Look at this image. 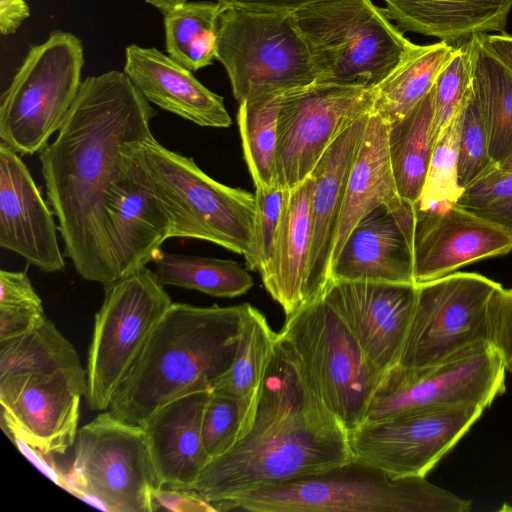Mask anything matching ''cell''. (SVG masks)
<instances>
[{
	"label": "cell",
	"mask_w": 512,
	"mask_h": 512,
	"mask_svg": "<svg viewBox=\"0 0 512 512\" xmlns=\"http://www.w3.org/2000/svg\"><path fill=\"white\" fill-rule=\"evenodd\" d=\"M433 91V145L450 121L464 107L473 91L469 41L457 45L439 72Z\"/></svg>",
	"instance_id": "obj_37"
},
{
	"label": "cell",
	"mask_w": 512,
	"mask_h": 512,
	"mask_svg": "<svg viewBox=\"0 0 512 512\" xmlns=\"http://www.w3.org/2000/svg\"><path fill=\"white\" fill-rule=\"evenodd\" d=\"M352 457L348 431L312 394L276 344L250 429L207 463L190 490L213 504Z\"/></svg>",
	"instance_id": "obj_2"
},
{
	"label": "cell",
	"mask_w": 512,
	"mask_h": 512,
	"mask_svg": "<svg viewBox=\"0 0 512 512\" xmlns=\"http://www.w3.org/2000/svg\"><path fill=\"white\" fill-rule=\"evenodd\" d=\"M87 358L85 400L91 410L109 409L111 399L150 333L173 303L146 266L104 286Z\"/></svg>",
	"instance_id": "obj_11"
},
{
	"label": "cell",
	"mask_w": 512,
	"mask_h": 512,
	"mask_svg": "<svg viewBox=\"0 0 512 512\" xmlns=\"http://www.w3.org/2000/svg\"><path fill=\"white\" fill-rule=\"evenodd\" d=\"M212 506L216 511L251 512H467L472 501L426 476L394 477L353 456Z\"/></svg>",
	"instance_id": "obj_4"
},
{
	"label": "cell",
	"mask_w": 512,
	"mask_h": 512,
	"mask_svg": "<svg viewBox=\"0 0 512 512\" xmlns=\"http://www.w3.org/2000/svg\"><path fill=\"white\" fill-rule=\"evenodd\" d=\"M416 286V303L398 365L433 366L491 343L489 305L501 287L498 282L475 272H454Z\"/></svg>",
	"instance_id": "obj_12"
},
{
	"label": "cell",
	"mask_w": 512,
	"mask_h": 512,
	"mask_svg": "<svg viewBox=\"0 0 512 512\" xmlns=\"http://www.w3.org/2000/svg\"><path fill=\"white\" fill-rule=\"evenodd\" d=\"M478 38L512 72V36L487 33L478 35Z\"/></svg>",
	"instance_id": "obj_48"
},
{
	"label": "cell",
	"mask_w": 512,
	"mask_h": 512,
	"mask_svg": "<svg viewBox=\"0 0 512 512\" xmlns=\"http://www.w3.org/2000/svg\"><path fill=\"white\" fill-rule=\"evenodd\" d=\"M246 303L193 306L172 303L150 333L115 391L109 411L134 425L163 404L212 390L230 369Z\"/></svg>",
	"instance_id": "obj_3"
},
{
	"label": "cell",
	"mask_w": 512,
	"mask_h": 512,
	"mask_svg": "<svg viewBox=\"0 0 512 512\" xmlns=\"http://www.w3.org/2000/svg\"><path fill=\"white\" fill-rule=\"evenodd\" d=\"M73 448L66 489L106 511L152 512L162 487L142 426L105 410L78 430Z\"/></svg>",
	"instance_id": "obj_10"
},
{
	"label": "cell",
	"mask_w": 512,
	"mask_h": 512,
	"mask_svg": "<svg viewBox=\"0 0 512 512\" xmlns=\"http://www.w3.org/2000/svg\"><path fill=\"white\" fill-rule=\"evenodd\" d=\"M484 410L480 405L429 408L365 421L348 432L350 450L391 476H426Z\"/></svg>",
	"instance_id": "obj_15"
},
{
	"label": "cell",
	"mask_w": 512,
	"mask_h": 512,
	"mask_svg": "<svg viewBox=\"0 0 512 512\" xmlns=\"http://www.w3.org/2000/svg\"><path fill=\"white\" fill-rule=\"evenodd\" d=\"M457 204L512 232V172L494 166L463 189Z\"/></svg>",
	"instance_id": "obj_38"
},
{
	"label": "cell",
	"mask_w": 512,
	"mask_h": 512,
	"mask_svg": "<svg viewBox=\"0 0 512 512\" xmlns=\"http://www.w3.org/2000/svg\"><path fill=\"white\" fill-rule=\"evenodd\" d=\"M401 31L460 45L475 35L504 33L512 0H384Z\"/></svg>",
	"instance_id": "obj_26"
},
{
	"label": "cell",
	"mask_w": 512,
	"mask_h": 512,
	"mask_svg": "<svg viewBox=\"0 0 512 512\" xmlns=\"http://www.w3.org/2000/svg\"><path fill=\"white\" fill-rule=\"evenodd\" d=\"M322 296L374 367L385 373L399 364L416 303L415 284L329 280Z\"/></svg>",
	"instance_id": "obj_17"
},
{
	"label": "cell",
	"mask_w": 512,
	"mask_h": 512,
	"mask_svg": "<svg viewBox=\"0 0 512 512\" xmlns=\"http://www.w3.org/2000/svg\"><path fill=\"white\" fill-rule=\"evenodd\" d=\"M455 47L443 41L414 44L392 73L373 89L372 109L387 124L403 118L432 90Z\"/></svg>",
	"instance_id": "obj_31"
},
{
	"label": "cell",
	"mask_w": 512,
	"mask_h": 512,
	"mask_svg": "<svg viewBox=\"0 0 512 512\" xmlns=\"http://www.w3.org/2000/svg\"><path fill=\"white\" fill-rule=\"evenodd\" d=\"M29 16L25 0H0V29L3 35L14 33Z\"/></svg>",
	"instance_id": "obj_47"
},
{
	"label": "cell",
	"mask_w": 512,
	"mask_h": 512,
	"mask_svg": "<svg viewBox=\"0 0 512 512\" xmlns=\"http://www.w3.org/2000/svg\"><path fill=\"white\" fill-rule=\"evenodd\" d=\"M222 6L252 10L294 12L325 0H217Z\"/></svg>",
	"instance_id": "obj_46"
},
{
	"label": "cell",
	"mask_w": 512,
	"mask_h": 512,
	"mask_svg": "<svg viewBox=\"0 0 512 512\" xmlns=\"http://www.w3.org/2000/svg\"><path fill=\"white\" fill-rule=\"evenodd\" d=\"M240 426L238 404L229 397L211 392L202 418V441L210 460L235 445L239 440Z\"/></svg>",
	"instance_id": "obj_40"
},
{
	"label": "cell",
	"mask_w": 512,
	"mask_h": 512,
	"mask_svg": "<svg viewBox=\"0 0 512 512\" xmlns=\"http://www.w3.org/2000/svg\"><path fill=\"white\" fill-rule=\"evenodd\" d=\"M371 110L331 143L311 173L312 233L304 288L306 304L320 297L330 280L332 252L346 186Z\"/></svg>",
	"instance_id": "obj_22"
},
{
	"label": "cell",
	"mask_w": 512,
	"mask_h": 512,
	"mask_svg": "<svg viewBox=\"0 0 512 512\" xmlns=\"http://www.w3.org/2000/svg\"><path fill=\"white\" fill-rule=\"evenodd\" d=\"M276 340L277 333L272 330L266 317L257 308L246 303L233 363L211 390L212 393L229 397L238 404L241 422L239 440L248 432L255 418L275 354Z\"/></svg>",
	"instance_id": "obj_28"
},
{
	"label": "cell",
	"mask_w": 512,
	"mask_h": 512,
	"mask_svg": "<svg viewBox=\"0 0 512 512\" xmlns=\"http://www.w3.org/2000/svg\"><path fill=\"white\" fill-rule=\"evenodd\" d=\"M316 82L374 89L414 46L371 0H325L292 12Z\"/></svg>",
	"instance_id": "obj_7"
},
{
	"label": "cell",
	"mask_w": 512,
	"mask_h": 512,
	"mask_svg": "<svg viewBox=\"0 0 512 512\" xmlns=\"http://www.w3.org/2000/svg\"><path fill=\"white\" fill-rule=\"evenodd\" d=\"M137 150L170 214V238L214 243L242 255L247 267L258 271L255 194L214 180L193 158L169 150L154 136L138 142Z\"/></svg>",
	"instance_id": "obj_5"
},
{
	"label": "cell",
	"mask_w": 512,
	"mask_h": 512,
	"mask_svg": "<svg viewBox=\"0 0 512 512\" xmlns=\"http://www.w3.org/2000/svg\"><path fill=\"white\" fill-rule=\"evenodd\" d=\"M0 305H42V300L25 272L2 269Z\"/></svg>",
	"instance_id": "obj_45"
},
{
	"label": "cell",
	"mask_w": 512,
	"mask_h": 512,
	"mask_svg": "<svg viewBox=\"0 0 512 512\" xmlns=\"http://www.w3.org/2000/svg\"><path fill=\"white\" fill-rule=\"evenodd\" d=\"M216 59L238 103L316 82V72L292 12L222 6Z\"/></svg>",
	"instance_id": "obj_8"
},
{
	"label": "cell",
	"mask_w": 512,
	"mask_h": 512,
	"mask_svg": "<svg viewBox=\"0 0 512 512\" xmlns=\"http://www.w3.org/2000/svg\"><path fill=\"white\" fill-rule=\"evenodd\" d=\"M86 388L64 373L0 378L2 428L13 442L46 455L64 454L76 440Z\"/></svg>",
	"instance_id": "obj_16"
},
{
	"label": "cell",
	"mask_w": 512,
	"mask_h": 512,
	"mask_svg": "<svg viewBox=\"0 0 512 512\" xmlns=\"http://www.w3.org/2000/svg\"><path fill=\"white\" fill-rule=\"evenodd\" d=\"M155 8L159 9L163 14L167 13L169 10L174 8L175 6L184 3L188 0H144Z\"/></svg>",
	"instance_id": "obj_49"
},
{
	"label": "cell",
	"mask_w": 512,
	"mask_h": 512,
	"mask_svg": "<svg viewBox=\"0 0 512 512\" xmlns=\"http://www.w3.org/2000/svg\"><path fill=\"white\" fill-rule=\"evenodd\" d=\"M489 153L488 136L474 89L462 114L458 144V182L462 189L496 166Z\"/></svg>",
	"instance_id": "obj_39"
},
{
	"label": "cell",
	"mask_w": 512,
	"mask_h": 512,
	"mask_svg": "<svg viewBox=\"0 0 512 512\" xmlns=\"http://www.w3.org/2000/svg\"><path fill=\"white\" fill-rule=\"evenodd\" d=\"M222 5L211 1H186L164 14L168 55L191 72L216 59V38Z\"/></svg>",
	"instance_id": "obj_34"
},
{
	"label": "cell",
	"mask_w": 512,
	"mask_h": 512,
	"mask_svg": "<svg viewBox=\"0 0 512 512\" xmlns=\"http://www.w3.org/2000/svg\"><path fill=\"white\" fill-rule=\"evenodd\" d=\"M506 371L502 356L491 343L433 366L396 365L384 373L365 421L429 408L480 405L486 409L505 391Z\"/></svg>",
	"instance_id": "obj_13"
},
{
	"label": "cell",
	"mask_w": 512,
	"mask_h": 512,
	"mask_svg": "<svg viewBox=\"0 0 512 512\" xmlns=\"http://www.w3.org/2000/svg\"><path fill=\"white\" fill-rule=\"evenodd\" d=\"M311 175L291 189L269 263L261 274L263 285L286 317L306 305L304 288L311 246Z\"/></svg>",
	"instance_id": "obj_27"
},
{
	"label": "cell",
	"mask_w": 512,
	"mask_h": 512,
	"mask_svg": "<svg viewBox=\"0 0 512 512\" xmlns=\"http://www.w3.org/2000/svg\"><path fill=\"white\" fill-rule=\"evenodd\" d=\"M433 91L403 118L388 124L391 169L400 198L415 206L425 183L432 150Z\"/></svg>",
	"instance_id": "obj_29"
},
{
	"label": "cell",
	"mask_w": 512,
	"mask_h": 512,
	"mask_svg": "<svg viewBox=\"0 0 512 512\" xmlns=\"http://www.w3.org/2000/svg\"><path fill=\"white\" fill-rule=\"evenodd\" d=\"M387 131L388 124L372 109L348 178L332 262L350 232L369 212L380 206H386L396 213L414 207L404 202L397 192L388 152Z\"/></svg>",
	"instance_id": "obj_25"
},
{
	"label": "cell",
	"mask_w": 512,
	"mask_h": 512,
	"mask_svg": "<svg viewBox=\"0 0 512 512\" xmlns=\"http://www.w3.org/2000/svg\"><path fill=\"white\" fill-rule=\"evenodd\" d=\"M276 344L312 394L350 432L360 426L384 373L323 296L286 317Z\"/></svg>",
	"instance_id": "obj_6"
},
{
	"label": "cell",
	"mask_w": 512,
	"mask_h": 512,
	"mask_svg": "<svg viewBox=\"0 0 512 512\" xmlns=\"http://www.w3.org/2000/svg\"><path fill=\"white\" fill-rule=\"evenodd\" d=\"M211 390L181 395L159 407L143 423L162 488L190 489L210 461L202 441V418Z\"/></svg>",
	"instance_id": "obj_23"
},
{
	"label": "cell",
	"mask_w": 512,
	"mask_h": 512,
	"mask_svg": "<svg viewBox=\"0 0 512 512\" xmlns=\"http://www.w3.org/2000/svg\"><path fill=\"white\" fill-rule=\"evenodd\" d=\"M123 71L150 103L165 111L201 127L232 124L223 98L155 47L127 46Z\"/></svg>",
	"instance_id": "obj_24"
},
{
	"label": "cell",
	"mask_w": 512,
	"mask_h": 512,
	"mask_svg": "<svg viewBox=\"0 0 512 512\" xmlns=\"http://www.w3.org/2000/svg\"><path fill=\"white\" fill-rule=\"evenodd\" d=\"M463 109L450 121L433 146L422 193L414 206L418 211L455 204L463 192L458 182V144Z\"/></svg>",
	"instance_id": "obj_36"
},
{
	"label": "cell",
	"mask_w": 512,
	"mask_h": 512,
	"mask_svg": "<svg viewBox=\"0 0 512 512\" xmlns=\"http://www.w3.org/2000/svg\"><path fill=\"white\" fill-rule=\"evenodd\" d=\"M54 212L17 152L0 143V246L42 271L62 270Z\"/></svg>",
	"instance_id": "obj_20"
},
{
	"label": "cell",
	"mask_w": 512,
	"mask_h": 512,
	"mask_svg": "<svg viewBox=\"0 0 512 512\" xmlns=\"http://www.w3.org/2000/svg\"><path fill=\"white\" fill-rule=\"evenodd\" d=\"M163 286L195 290L210 296L233 298L248 292L252 276L233 260L160 251L152 261Z\"/></svg>",
	"instance_id": "obj_33"
},
{
	"label": "cell",
	"mask_w": 512,
	"mask_h": 512,
	"mask_svg": "<svg viewBox=\"0 0 512 512\" xmlns=\"http://www.w3.org/2000/svg\"><path fill=\"white\" fill-rule=\"evenodd\" d=\"M501 169L505 170V171H510L512 172V157L506 159L505 161H503L502 163H500L498 165Z\"/></svg>",
	"instance_id": "obj_50"
},
{
	"label": "cell",
	"mask_w": 512,
	"mask_h": 512,
	"mask_svg": "<svg viewBox=\"0 0 512 512\" xmlns=\"http://www.w3.org/2000/svg\"><path fill=\"white\" fill-rule=\"evenodd\" d=\"M157 510L216 511L210 502L193 490L169 488H159L152 493V512Z\"/></svg>",
	"instance_id": "obj_44"
},
{
	"label": "cell",
	"mask_w": 512,
	"mask_h": 512,
	"mask_svg": "<svg viewBox=\"0 0 512 512\" xmlns=\"http://www.w3.org/2000/svg\"><path fill=\"white\" fill-rule=\"evenodd\" d=\"M511 250V231L457 203L431 211L415 209L412 255L416 285Z\"/></svg>",
	"instance_id": "obj_18"
},
{
	"label": "cell",
	"mask_w": 512,
	"mask_h": 512,
	"mask_svg": "<svg viewBox=\"0 0 512 512\" xmlns=\"http://www.w3.org/2000/svg\"><path fill=\"white\" fill-rule=\"evenodd\" d=\"M491 343L503 358L506 370L512 372V288L499 287L490 305Z\"/></svg>",
	"instance_id": "obj_42"
},
{
	"label": "cell",
	"mask_w": 512,
	"mask_h": 512,
	"mask_svg": "<svg viewBox=\"0 0 512 512\" xmlns=\"http://www.w3.org/2000/svg\"><path fill=\"white\" fill-rule=\"evenodd\" d=\"M414 223L415 207L396 213L380 206L369 212L333 260L330 280L415 284Z\"/></svg>",
	"instance_id": "obj_21"
},
{
	"label": "cell",
	"mask_w": 512,
	"mask_h": 512,
	"mask_svg": "<svg viewBox=\"0 0 512 512\" xmlns=\"http://www.w3.org/2000/svg\"><path fill=\"white\" fill-rule=\"evenodd\" d=\"M281 95L268 93L239 103L237 122L243 156L255 188L276 186L277 122Z\"/></svg>",
	"instance_id": "obj_35"
},
{
	"label": "cell",
	"mask_w": 512,
	"mask_h": 512,
	"mask_svg": "<svg viewBox=\"0 0 512 512\" xmlns=\"http://www.w3.org/2000/svg\"><path fill=\"white\" fill-rule=\"evenodd\" d=\"M45 319L43 305H0V341L19 337Z\"/></svg>",
	"instance_id": "obj_43"
},
{
	"label": "cell",
	"mask_w": 512,
	"mask_h": 512,
	"mask_svg": "<svg viewBox=\"0 0 512 512\" xmlns=\"http://www.w3.org/2000/svg\"><path fill=\"white\" fill-rule=\"evenodd\" d=\"M473 89L488 136L492 161L512 157V72L479 40H469Z\"/></svg>",
	"instance_id": "obj_30"
},
{
	"label": "cell",
	"mask_w": 512,
	"mask_h": 512,
	"mask_svg": "<svg viewBox=\"0 0 512 512\" xmlns=\"http://www.w3.org/2000/svg\"><path fill=\"white\" fill-rule=\"evenodd\" d=\"M22 373H64L87 386L76 349L47 318L19 337L0 341V378Z\"/></svg>",
	"instance_id": "obj_32"
},
{
	"label": "cell",
	"mask_w": 512,
	"mask_h": 512,
	"mask_svg": "<svg viewBox=\"0 0 512 512\" xmlns=\"http://www.w3.org/2000/svg\"><path fill=\"white\" fill-rule=\"evenodd\" d=\"M83 45L53 31L32 46L1 96L0 139L21 155L40 152L61 128L81 86Z\"/></svg>",
	"instance_id": "obj_9"
},
{
	"label": "cell",
	"mask_w": 512,
	"mask_h": 512,
	"mask_svg": "<svg viewBox=\"0 0 512 512\" xmlns=\"http://www.w3.org/2000/svg\"><path fill=\"white\" fill-rule=\"evenodd\" d=\"M373 89L314 82L282 93L277 122L276 186L294 189L331 143L373 107Z\"/></svg>",
	"instance_id": "obj_14"
},
{
	"label": "cell",
	"mask_w": 512,
	"mask_h": 512,
	"mask_svg": "<svg viewBox=\"0 0 512 512\" xmlns=\"http://www.w3.org/2000/svg\"><path fill=\"white\" fill-rule=\"evenodd\" d=\"M138 142L128 148L124 172L107 208L119 278L152 262L172 229L170 214L138 153Z\"/></svg>",
	"instance_id": "obj_19"
},
{
	"label": "cell",
	"mask_w": 512,
	"mask_h": 512,
	"mask_svg": "<svg viewBox=\"0 0 512 512\" xmlns=\"http://www.w3.org/2000/svg\"><path fill=\"white\" fill-rule=\"evenodd\" d=\"M289 192L290 190L278 186L255 188L257 240L260 258L259 273L264 270L270 261Z\"/></svg>",
	"instance_id": "obj_41"
},
{
	"label": "cell",
	"mask_w": 512,
	"mask_h": 512,
	"mask_svg": "<svg viewBox=\"0 0 512 512\" xmlns=\"http://www.w3.org/2000/svg\"><path fill=\"white\" fill-rule=\"evenodd\" d=\"M156 111L126 73L82 81L55 140L39 153L46 196L77 273L106 286L119 279L107 208L129 146L153 137Z\"/></svg>",
	"instance_id": "obj_1"
}]
</instances>
